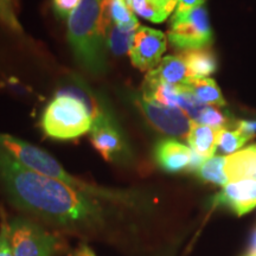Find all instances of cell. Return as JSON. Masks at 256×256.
<instances>
[{
    "mask_svg": "<svg viewBox=\"0 0 256 256\" xmlns=\"http://www.w3.org/2000/svg\"><path fill=\"white\" fill-rule=\"evenodd\" d=\"M0 183L16 206L72 232L95 234L107 226L112 211L57 179L46 177L0 147Z\"/></svg>",
    "mask_w": 256,
    "mask_h": 256,
    "instance_id": "6da1fadb",
    "label": "cell"
},
{
    "mask_svg": "<svg viewBox=\"0 0 256 256\" xmlns=\"http://www.w3.org/2000/svg\"><path fill=\"white\" fill-rule=\"evenodd\" d=\"M0 147L28 168L46 177L57 179L89 197L124 208H138L140 206L142 198L138 192L98 186L72 176L49 153L14 136L0 133Z\"/></svg>",
    "mask_w": 256,
    "mask_h": 256,
    "instance_id": "7a4b0ae2",
    "label": "cell"
},
{
    "mask_svg": "<svg viewBox=\"0 0 256 256\" xmlns=\"http://www.w3.org/2000/svg\"><path fill=\"white\" fill-rule=\"evenodd\" d=\"M104 0H81L68 19V42L80 66L95 76L107 72V46L101 34Z\"/></svg>",
    "mask_w": 256,
    "mask_h": 256,
    "instance_id": "3957f363",
    "label": "cell"
},
{
    "mask_svg": "<svg viewBox=\"0 0 256 256\" xmlns=\"http://www.w3.org/2000/svg\"><path fill=\"white\" fill-rule=\"evenodd\" d=\"M42 128L55 140H74L90 132L92 118L84 104L69 95H56L42 115Z\"/></svg>",
    "mask_w": 256,
    "mask_h": 256,
    "instance_id": "277c9868",
    "label": "cell"
},
{
    "mask_svg": "<svg viewBox=\"0 0 256 256\" xmlns=\"http://www.w3.org/2000/svg\"><path fill=\"white\" fill-rule=\"evenodd\" d=\"M168 40L177 49L186 51L206 49L211 46L214 36L206 8L200 6L183 14L174 12Z\"/></svg>",
    "mask_w": 256,
    "mask_h": 256,
    "instance_id": "5b68a950",
    "label": "cell"
},
{
    "mask_svg": "<svg viewBox=\"0 0 256 256\" xmlns=\"http://www.w3.org/2000/svg\"><path fill=\"white\" fill-rule=\"evenodd\" d=\"M10 223L14 256H54L60 247V240L34 220L16 217Z\"/></svg>",
    "mask_w": 256,
    "mask_h": 256,
    "instance_id": "8992f818",
    "label": "cell"
},
{
    "mask_svg": "<svg viewBox=\"0 0 256 256\" xmlns=\"http://www.w3.org/2000/svg\"><path fill=\"white\" fill-rule=\"evenodd\" d=\"M134 104L159 132L176 138H188L194 121L183 110L154 104L144 98L142 95H136Z\"/></svg>",
    "mask_w": 256,
    "mask_h": 256,
    "instance_id": "52a82bcc",
    "label": "cell"
},
{
    "mask_svg": "<svg viewBox=\"0 0 256 256\" xmlns=\"http://www.w3.org/2000/svg\"><path fill=\"white\" fill-rule=\"evenodd\" d=\"M166 46V37L162 31L140 26L130 51L132 64L142 72H152L159 66Z\"/></svg>",
    "mask_w": 256,
    "mask_h": 256,
    "instance_id": "ba28073f",
    "label": "cell"
},
{
    "mask_svg": "<svg viewBox=\"0 0 256 256\" xmlns=\"http://www.w3.org/2000/svg\"><path fill=\"white\" fill-rule=\"evenodd\" d=\"M90 142L107 162H122L130 158V147L116 120L92 124Z\"/></svg>",
    "mask_w": 256,
    "mask_h": 256,
    "instance_id": "9c48e42d",
    "label": "cell"
},
{
    "mask_svg": "<svg viewBox=\"0 0 256 256\" xmlns=\"http://www.w3.org/2000/svg\"><path fill=\"white\" fill-rule=\"evenodd\" d=\"M57 95H69L84 104L90 114L92 124L106 120H116L107 101L102 100V96L92 90L78 76L72 75L64 80Z\"/></svg>",
    "mask_w": 256,
    "mask_h": 256,
    "instance_id": "30bf717a",
    "label": "cell"
},
{
    "mask_svg": "<svg viewBox=\"0 0 256 256\" xmlns=\"http://www.w3.org/2000/svg\"><path fill=\"white\" fill-rule=\"evenodd\" d=\"M214 204L228 208L238 216L244 215L256 206V180L230 182L216 194Z\"/></svg>",
    "mask_w": 256,
    "mask_h": 256,
    "instance_id": "8fae6325",
    "label": "cell"
},
{
    "mask_svg": "<svg viewBox=\"0 0 256 256\" xmlns=\"http://www.w3.org/2000/svg\"><path fill=\"white\" fill-rule=\"evenodd\" d=\"M154 159L159 168L170 174L190 171L194 151L174 139H162L156 144Z\"/></svg>",
    "mask_w": 256,
    "mask_h": 256,
    "instance_id": "7c38bea8",
    "label": "cell"
},
{
    "mask_svg": "<svg viewBox=\"0 0 256 256\" xmlns=\"http://www.w3.org/2000/svg\"><path fill=\"white\" fill-rule=\"evenodd\" d=\"M146 80L165 84H186L192 80L186 63L182 56H166L160 60L159 66L147 74Z\"/></svg>",
    "mask_w": 256,
    "mask_h": 256,
    "instance_id": "4fadbf2b",
    "label": "cell"
},
{
    "mask_svg": "<svg viewBox=\"0 0 256 256\" xmlns=\"http://www.w3.org/2000/svg\"><path fill=\"white\" fill-rule=\"evenodd\" d=\"M226 174L230 182L256 180V145L226 156Z\"/></svg>",
    "mask_w": 256,
    "mask_h": 256,
    "instance_id": "5bb4252c",
    "label": "cell"
},
{
    "mask_svg": "<svg viewBox=\"0 0 256 256\" xmlns=\"http://www.w3.org/2000/svg\"><path fill=\"white\" fill-rule=\"evenodd\" d=\"M133 14L152 23L165 22L178 5V0H121Z\"/></svg>",
    "mask_w": 256,
    "mask_h": 256,
    "instance_id": "9a60e30c",
    "label": "cell"
},
{
    "mask_svg": "<svg viewBox=\"0 0 256 256\" xmlns=\"http://www.w3.org/2000/svg\"><path fill=\"white\" fill-rule=\"evenodd\" d=\"M220 130L206 124L194 122L186 138L188 146L203 159H209L214 156L217 150Z\"/></svg>",
    "mask_w": 256,
    "mask_h": 256,
    "instance_id": "2e32d148",
    "label": "cell"
},
{
    "mask_svg": "<svg viewBox=\"0 0 256 256\" xmlns=\"http://www.w3.org/2000/svg\"><path fill=\"white\" fill-rule=\"evenodd\" d=\"M186 63L191 78H206L216 72L217 60L211 50L198 49L184 51L180 55Z\"/></svg>",
    "mask_w": 256,
    "mask_h": 256,
    "instance_id": "e0dca14e",
    "label": "cell"
},
{
    "mask_svg": "<svg viewBox=\"0 0 256 256\" xmlns=\"http://www.w3.org/2000/svg\"><path fill=\"white\" fill-rule=\"evenodd\" d=\"M191 94L197 98L200 104L208 106H218L223 107L226 106L222 92H220L218 86L211 78H192L186 84Z\"/></svg>",
    "mask_w": 256,
    "mask_h": 256,
    "instance_id": "ac0fdd59",
    "label": "cell"
},
{
    "mask_svg": "<svg viewBox=\"0 0 256 256\" xmlns=\"http://www.w3.org/2000/svg\"><path fill=\"white\" fill-rule=\"evenodd\" d=\"M138 28H121L110 24L106 32V46L115 56L130 54Z\"/></svg>",
    "mask_w": 256,
    "mask_h": 256,
    "instance_id": "d6986e66",
    "label": "cell"
},
{
    "mask_svg": "<svg viewBox=\"0 0 256 256\" xmlns=\"http://www.w3.org/2000/svg\"><path fill=\"white\" fill-rule=\"evenodd\" d=\"M224 168H226V156H214L204 160L196 174L203 182L226 186L229 183V179L226 177Z\"/></svg>",
    "mask_w": 256,
    "mask_h": 256,
    "instance_id": "ffe728a7",
    "label": "cell"
},
{
    "mask_svg": "<svg viewBox=\"0 0 256 256\" xmlns=\"http://www.w3.org/2000/svg\"><path fill=\"white\" fill-rule=\"evenodd\" d=\"M252 138V134L246 133L241 128H235V130H228L223 128L220 130L218 140H217V150L222 153H234L238 148L249 142Z\"/></svg>",
    "mask_w": 256,
    "mask_h": 256,
    "instance_id": "44dd1931",
    "label": "cell"
},
{
    "mask_svg": "<svg viewBox=\"0 0 256 256\" xmlns=\"http://www.w3.org/2000/svg\"><path fill=\"white\" fill-rule=\"evenodd\" d=\"M194 122L200 124H206V126L217 128V130H223L228 126L234 124L232 119H230V116L226 112H222L217 110L215 106H204V108L202 110L200 114L198 115L197 120Z\"/></svg>",
    "mask_w": 256,
    "mask_h": 256,
    "instance_id": "7402d4cb",
    "label": "cell"
},
{
    "mask_svg": "<svg viewBox=\"0 0 256 256\" xmlns=\"http://www.w3.org/2000/svg\"><path fill=\"white\" fill-rule=\"evenodd\" d=\"M17 0H0V22L10 30L23 34V28L17 18Z\"/></svg>",
    "mask_w": 256,
    "mask_h": 256,
    "instance_id": "603a6c76",
    "label": "cell"
},
{
    "mask_svg": "<svg viewBox=\"0 0 256 256\" xmlns=\"http://www.w3.org/2000/svg\"><path fill=\"white\" fill-rule=\"evenodd\" d=\"M0 256H14L11 238H10V223L5 214H2V222H0Z\"/></svg>",
    "mask_w": 256,
    "mask_h": 256,
    "instance_id": "cb8c5ba5",
    "label": "cell"
},
{
    "mask_svg": "<svg viewBox=\"0 0 256 256\" xmlns=\"http://www.w3.org/2000/svg\"><path fill=\"white\" fill-rule=\"evenodd\" d=\"M81 0H52L55 14L62 19H69L70 16L80 5Z\"/></svg>",
    "mask_w": 256,
    "mask_h": 256,
    "instance_id": "d4e9b609",
    "label": "cell"
},
{
    "mask_svg": "<svg viewBox=\"0 0 256 256\" xmlns=\"http://www.w3.org/2000/svg\"><path fill=\"white\" fill-rule=\"evenodd\" d=\"M206 2V0H178L177 8L176 12L177 14H183V12H188L191 10L200 8Z\"/></svg>",
    "mask_w": 256,
    "mask_h": 256,
    "instance_id": "484cf974",
    "label": "cell"
},
{
    "mask_svg": "<svg viewBox=\"0 0 256 256\" xmlns=\"http://www.w3.org/2000/svg\"><path fill=\"white\" fill-rule=\"evenodd\" d=\"M236 124H238V127L241 128L242 130H244L246 133L252 134V136H254V133L256 132V120L238 121V122Z\"/></svg>",
    "mask_w": 256,
    "mask_h": 256,
    "instance_id": "4316f807",
    "label": "cell"
},
{
    "mask_svg": "<svg viewBox=\"0 0 256 256\" xmlns=\"http://www.w3.org/2000/svg\"><path fill=\"white\" fill-rule=\"evenodd\" d=\"M72 256H96L95 252L86 243H81L72 252Z\"/></svg>",
    "mask_w": 256,
    "mask_h": 256,
    "instance_id": "83f0119b",
    "label": "cell"
},
{
    "mask_svg": "<svg viewBox=\"0 0 256 256\" xmlns=\"http://www.w3.org/2000/svg\"><path fill=\"white\" fill-rule=\"evenodd\" d=\"M242 256H256V229L252 232L249 246L246 249V252H243Z\"/></svg>",
    "mask_w": 256,
    "mask_h": 256,
    "instance_id": "f1b7e54d",
    "label": "cell"
}]
</instances>
